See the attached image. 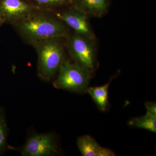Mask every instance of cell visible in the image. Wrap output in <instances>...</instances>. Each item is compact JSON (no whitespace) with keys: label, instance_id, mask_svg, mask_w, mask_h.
Returning <instances> with one entry per match:
<instances>
[{"label":"cell","instance_id":"6da1fadb","mask_svg":"<svg viewBox=\"0 0 156 156\" xmlns=\"http://www.w3.org/2000/svg\"><path fill=\"white\" fill-rule=\"evenodd\" d=\"M23 40L31 45L46 39H66L68 27L51 11L37 9L12 25Z\"/></svg>","mask_w":156,"mask_h":156},{"label":"cell","instance_id":"4fadbf2b","mask_svg":"<svg viewBox=\"0 0 156 156\" xmlns=\"http://www.w3.org/2000/svg\"><path fill=\"white\" fill-rule=\"evenodd\" d=\"M8 124L5 117V109L0 108V155L5 153L7 147Z\"/></svg>","mask_w":156,"mask_h":156},{"label":"cell","instance_id":"7a4b0ae2","mask_svg":"<svg viewBox=\"0 0 156 156\" xmlns=\"http://www.w3.org/2000/svg\"><path fill=\"white\" fill-rule=\"evenodd\" d=\"M62 39H46L31 45L37 54L38 76L43 80L49 82L53 80L65 60Z\"/></svg>","mask_w":156,"mask_h":156},{"label":"cell","instance_id":"9c48e42d","mask_svg":"<svg viewBox=\"0 0 156 156\" xmlns=\"http://www.w3.org/2000/svg\"><path fill=\"white\" fill-rule=\"evenodd\" d=\"M77 145L83 156H115L112 151L101 147L95 139L88 135L79 137L77 140Z\"/></svg>","mask_w":156,"mask_h":156},{"label":"cell","instance_id":"30bf717a","mask_svg":"<svg viewBox=\"0 0 156 156\" xmlns=\"http://www.w3.org/2000/svg\"><path fill=\"white\" fill-rule=\"evenodd\" d=\"M146 113L143 116L135 118L129 122L133 127L156 132V105L154 103H147L145 105Z\"/></svg>","mask_w":156,"mask_h":156},{"label":"cell","instance_id":"52a82bcc","mask_svg":"<svg viewBox=\"0 0 156 156\" xmlns=\"http://www.w3.org/2000/svg\"><path fill=\"white\" fill-rule=\"evenodd\" d=\"M37 9L28 0H0V17L4 24L13 25Z\"/></svg>","mask_w":156,"mask_h":156},{"label":"cell","instance_id":"8fae6325","mask_svg":"<svg viewBox=\"0 0 156 156\" xmlns=\"http://www.w3.org/2000/svg\"><path fill=\"white\" fill-rule=\"evenodd\" d=\"M110 83L101 87H90L87 92L101 111L106 109L108 104V94Z\"/></svg>","mask_w":156,"mask_h":156},{"label":"cell","instance_id":"8992f818","mask_svg":"<svg viewBox=\"0 0 156 156\" xmlns=\"http://www.w3.org/2000/svg\"><path fill=\"white\" fill-rule=\"evenodd\" d=\"M23 156H50L58 153V146L53 134H35L27 139L20 151Z\"/></svg>","mask_w":156,"mask_h":156},{"label":"cell","instance_id":"7c38bea8","mask_svg":"<svg viewBox=\"0 0 156 156\" xmlns=\"http://www.w3.org/2000/svg\"><path fill=\"white\" fill-rule=\"evenodd\" d=\"M37 8L44 11H52L71 5L72 0H28Z\"/></svg>","mask_w":156,"mask_h":156},{"label":"cell","instance_id":"5b68a950","mask_svg":"<svg viewBox=\"0 0 156 156\" xmlns=\"http://www.w3.org/2000/svg\"><path fill=\"white\" fill-rule=\"evenodd\" d=\"M51 12L74 32L96 41V36L89 20V17L72 5Z\"/></svg>","mask_w":156,"mask_h":156},{"label":"cell","instance_id":"5bb4252c","mask_svg":"<svg viewBox=\"0 0 156 156\" xmlns=\"http://www.w3.org/2000/svg\"><path fill=\"white\" fill-rule=\"evenodd\" d=\"M3 24H4V23H3L2 20V19H1V17H0V28H1V27L3 25Z\"/></svg>","mask_w":156,"mask_h":156},{"label":"cell","instance_id":"277c9868","mask_svg":"<svg viewBox=\"0 0 156 156\" xmlns=\"http://www.w3.org/2000/svg\"><path fill=\"white\" fill-rule=\"evenodd\" d=\"M66 39V46L75 62L92 72L95 67L96 41L74 32Z\"/></svg>","mask_w":156,"mask_h":156},{"label":"cell","instance_id":"ba28073f","mask_svg":"<svg viewBox=\"0 0 156 156\" xmlns=\"http://www.w3.org/2000/svg\"><path fill=\"white\" fill-rule=\"evenodd\" d=\"M110 0H72V5L90 17H101L108 11Z\"/></svg>","mask_w":156,"mask_h":156},{"label":"cell","instance_id":"3957f363","mask_svg":"<svg viewBox=\"0 0 156 156\" xmlns=\"http://www.w3.org/2000/svg\"><path fill=\"white\" fill-rule=\"evenodd\" d=\"M53 85L57 89L81 92L87 88L90 72L76 62L65 60Z\"/></svg>","mask_w":156,"mask_h":156}]
</instances>
